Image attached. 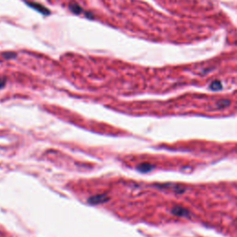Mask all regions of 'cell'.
Here are the masks:
<instances>
[{"instance_id":"6da1fadb","label":"cell","mask_w":237,"mask_h":237,"mask_svg":"<svg viewBox=\"0 0 237 237\" xmlns=\"http://www.w3.org/2000/svg\"><path fill=\"white\" fill-rule=\"evenodd\" d=\"M109 200V197L106 194H101V195H93L88 198V203L91 205H99V204H103Z\"/></svg>"},{"instance_id":"7a4b0ae2","label":"cell","mask_w":237,"mask_h":237,"mask_svg":"<svg viewBox=\"0 0 237 237\" xmlns=\"http://www.w3.org/2000/svg\"><path fill=\"white\" fill-rule=\"evenodd\" d=\"M171 212L177 217H189L190 216V211L187 208L181 207V206H174L171 209Z\"/></svg>"},{"instance_id":"3957f363","label":"cell","mask_w":237,"mask_h":237,"mask_svg":"<svg viewBox=\"0 0 237 237\" xmlns=\"http://www.w3.org/2000/svg\"><path fill=\"white\" fill-rule=\"evenodd\" d=\"M27 5H28V6H30L32 8H33V9H35V10H37L38 12L42 13V14H43V15H45V16H47V15H49V14H50V10H49V9H47V8H46L45 6L41 5V4H38V3H34V2H32V3L27 2Z\"/></svg>"},{"instance_id":"277c9868","label":"cell","mask_w":237,"mask_h":237,"mask_svg":"<svg viewBox=\"0 0 237 237\" xmlns=\"http://www.w3.org/2000/svg\"><path fill=\"white\" fill-rule=\"evenodd\" d=\"M157 186H160L162 188H166V189H169V190H171L173 191L174 193L176 194H183L185 192V189L184 187H181V185H173V184H167V185H157Z\"/></svg>"},{"instance_id":"5b68a950","label":"cell","mask_w":237,"mask_h":237,"mask_svg":"<svg viewBox=\"0 0 237 237\" xmlns=\"http://www.w3.org/2000/svg\"><path fill=\"white\" fill-rule=\"evenodd\" d=\"M153 169H154V166L152 165V164H150V163H147V162L141 163V164H139V165L137 166V170H138L139 171L143 172V173L149 172V171H151Z\"/></svg>"},{"instance_id":"8992f818","label":"cell","mask_w":237,"mask_h":237,"mask_svg":"<svg viewBox=\"0 0 237 237\" xmlns=\"http://www.w3.org/2000/svg\"><path fill=\"white\" fill-rule=\"evenodd\" d=\"M69 9H70L72 12H73V13L78 14V15L83 12V8H82L80 5L76 4V3H71V4H69Z\"/></svg>"},{"instance_id":"52a82bcc","label":"cell","mask_w":237,"mask_h":237,"mask_svg":"<svg viewBox=\"0 0 237 237\" xmlns=\"http://www.w3.org/2000/svg\"><path fill=\"white\" fill-rule=\"evenodd\" d=\"M209 88H210L212 91H220V90L222 89V83H221L220 81L216 80V81H213V82L210 83Z\"/></svg>"},{"instance_id":"ba28073f","label":"cell","mask_w":237,"mask_h":237,"mask_svg":"<svg viewBox=\"0 0 237 237\" xmlns=\"http://www.w3.org/2000/svg\"><path fill=\"white\" fill-rule=\"evenodd\" d=\"M231 104V101L228 100V99H222V100H220L218 103H217V107L218 108H224V107H227L228 106H230Z\"/></svg>"},{"instance_id":"9c48e42d","label":"cell","mask_w":237,"mask_h":237,"mask_svg":"<svg viewBox=\"0 0 237 237\" xmlns=\"http://www.w3.org/2000/svg\"><path fill=\"white\" fill-rule=\"evenodd\" d=\"M3 57L6 59H12L17 57V54L14 53V52H6V53L3 54Z\"/></svg>"},{"instance_id":"30bf717a","label":"cell","mask_w":237,"mask_h":237,"mask_svg":"<svg viewBox=\"0 0 237 237\" xmlns=\"http://www.w3.org/2000/svg\"><path fill=\"white\" fill-rule=\"evenodd\" d=\"M6 85V79L4 78H0V89L3 88Z\"/></svg>"}]
</instances>
